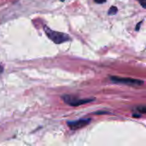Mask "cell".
I'll return each instance as SVG.
<instances>
[{"label":"cell","instance_id":"1","mask_svg":"<svg viewBox=\"0 0 146 146\" xmlns=\"http://www.w3.org/2000/svg\"><path fill=\"white\" fill-rule=\"evenodd\" d=\"M44 32H45L46 35L48 36V38L50 39H51L56 44H62V43H64L70 39L69 36L68 34L51 30L50 28H49L47 27H44Z\"/></svg>","mask_w":146,"mask_h":146},{"label":"cell","instance_id":"2","mask_svg":"<svg viewBox=\"0 0 146 146\" xmlns=\"http://www.w3.org/2000/svg\"><path fill=\"white\" fill-rule=\"evenodd\" d=\"M62 100L71 105V106H80L84 104H88L92 101H94V98H89V99H81L79 98H75L74 96H70V95H64L62 96Z\"/></svg>","mask_w":146,"mask_h":146},{"label":"cell","instance_id":"3","mask_svg":"<svg viewBox=\"0 0 146 146\" xmlns=\"http://www.w3.org/2000/svg\"><path fill=\"white\" fill-rule=\"evenodd\" d=\"M110 80L115 83H121V84L127 85V86H142L144 84L143 80H133L131 78H121V77H117V76H110Z\"/></svg>","mask_w":146,"mask_h":146},{"label":"cell","instance_id":"4","mask_svg":"<svg viewBox=\"0 0 146 146\" xmlns=\"http://www.w3.org/2000/svg\"><path fill=\"white\" fill-rule=\"evenodd\" d=\"M91 122V119H80L78 121H68V126L70 129L72 130H77L80 128H82L86 126H87Z\"/></svg>","mask_w":146,"mask_h":146},{"label":"cell","instance_id":"5","mask_svg":"<svg viewBox=\"0 0 146 146\" xmlns=\"http://www.w3.org/2000/svg\"><path fill=\"white\" fill-rule=\"evenodd\" d=\"M117 12V8L116 7H111L109 10V15H115Z\"/></svg>","mask_w":146,"mask_h":146},{"label":"cell","instance_id":"6","mask_svg":"<svg viewBox=\"0 0 146 146\" xmlns=\"http://www.w3.org/2000/svg\"><path fill=\"white\" fill-rule=\"evenodd\" d=\"M138 111L139 112H140V113H142V114H145L146 112V107L145 105H142V106H139L138 109Z\"/></svg>","mask_w":146,"mask_h":146},{"label":"cell","instance_id":"7","mask_svg":"<svg viewBox=\"0 0 146 146\" xmlns=\"http://www.w3.org/2000/svg\"><path fill=\"white\" fill-rule=\"evenodd\" d=\"M140 3H141V5L144 7V8H146V0H138Z\"/></svg>","mask_w":146,"mask_h":146},{"label":"cell","instance_id":"8","mask_svg":"<svg viewBox=\"0 0 146 146\" xmlns=\"http://www.w3.org/2000/svg\"><path fill=\"white\" fill-rule=\"evenodd\" d=\"M97 3H105L106 2V0H94Z\"/></svg>","mask_w":146,"mask_h":146},{"label":"cell","instance_id":"9","mask_svg":"<svg viewBox=\"0 0 146 146\" xmlns=\"http://www.w3.org/2000/svg\"><path fill=\"white\" fill-rule=\"evenodd\" d=\"M3 66H2V65H0V74L3 73Z\"/></svg>","mask_w":146,"mask_h":146},{"label":"cell","instance_id":"10","mask_svg":"<svg viewBox=\"0 0 146 146\" xmlns=\"http://www.w3.org/2000/svg\"><path fill=\"white\" fill-rule=\"evenodd\" d=\"M140 25H141V22H139V23L138 24V26H137V27H136V30H137V31L139 30V27H140Z\"/></svg>","mask_w":146,"mask_h":146}]
</instances>
